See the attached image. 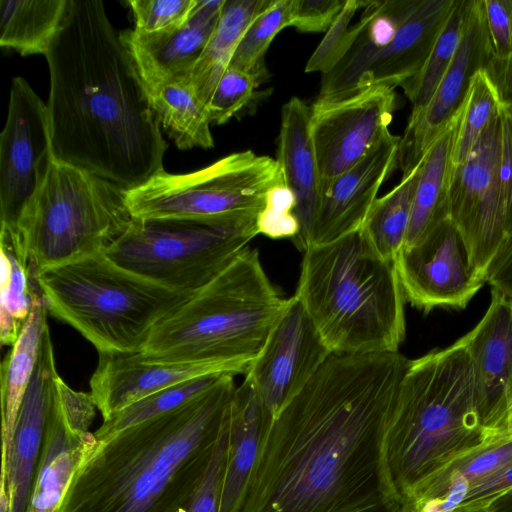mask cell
<instances>
[{
    "label": "cell",
    "mask_w": 512,
    "mask_h": 512,
    "mask_svg": "<svg viewBox=\"0 0 512 512\" xmlns=\"http://www.w3.org/2000/svg\"><path fill=\"white\" fill-rule=\"evenodd\" d=\"M411 360L331 354L265 421L237 512H400L382 438Z\"/></svg>",
    "instance_id": "cell-1"
},
{
    "label": "cell",
    "mask_w": 512,
    "mask_h": 512,
    "mask_svg": "<svg viewBox=\"0 0 512 512\" xmlns=\"http://www.w3.org/2000/svg\"><path fill=\"white\" fill-rule=\"evenodd\" d=\"M47 59L57 161L126 191L163 170L168 148L132 56L100 0H70Z\"/></svg>",
    "instance_id": "cell-2"
},
{
    "label": "cell",
    "mask_w": 512,
    "mask_h": 512,
    "mask_svg": "<svg viewBox=\"0 0 512 512\" xmlns=\"http://www.w3.org/2000/svg\"><path fill=\"white\" fill-rule=\"evenodd\" d=\"M236 385L223 374L183 405L97 440L56 512H179L202 480Z\"/></svg>",
    "instance_id": "cell-3"
},
{
    "label": "cell",
    "mask_w": 512,
    "mask_h": 512,
    "mask_svg": "<svg viewBox=\"0 0 512 512\" xmlns=\"http://www.w3.org/2000/svg\"><path fill=\"white\" fill-rule=\"evenodd\" d=\"M506 436L481 419L460 338L411 360L381 444L386 483L400 512H416L439 497L460 464Z\"/></svg>",
    "instance_id": "cell-4"
},
{
    "label": "cell",
    "mask_w": 512,
    "mask_h": 512,
    "mask_svg": "<svg viewBox=\"0 0 512 512\" xmlns=\"http://www.w3.org/2000/svg\"><path fill=\"white\" fill-rule=\"evenodd\" d=\"M294 296L332 354L398 352L405 339L395 264L377 256L360 230L309 246Z\"/></svg>",
    "instance_id": "cell-5"
},
{
    "label": "cell",
    "mask_w": 512,
    "mask_h": 512,
    "mask_svg": "<svg viewBox=\"0 0 512 512\" xmlns=\"http://www.w3.org/2000/svg\"><path fill=\"white\" fill-rule=\"evenodd\" d=\"M246 247L213 281L161 321L144 349L158 362H212L250 368L286 305Z\"/></svg>",
    "instance_id": "cell-6"
},
{
    "label": "cell",
    "mask_w": 512,
    "mask_h": 512,
    "mask_svg": "<svg viewBox=\"0 0 512 512\" xmlns=\"http://www.w3.org/2000/svg\"><path fill=\"white\" fill-rule=\"evenodd\" d=\"M48 312L100 353H139L153 330L193 295L131 272L105 252L41 272Z\"/></svg>",
    "instance_id": "cell-7"
},
{
    "label": "cell",
    "mask_w": 512,
    "mask_h": 512,
    "mask_svg": "<svg viewBox=\"0 0 512 512\" xmlns=\"http://www.w3.org/2000/svg\"><path fill=\"white\" fill-rule=\"evenodd\" d=\"M126 196L121 187L55 159L16 227L38 275L105 252L133 218Z\"/></svg>",
    "instance_id": "cell-8"
},
{
    "label": "cell",
    "mask_w": 512,
    "mask_h": 512,
    "mask_svg": "<svg viewBox=\"0 0 512 512\" xmlns=\"http://www.w3.org/2000/svg\"><path fill=\"white\" fill-rule=\"evenodd\" d=\"M257 234V220L132 218L105 254L131 272L194 295L222 273Z\"/></svg>",
    "instance_id": "cell-9"
},
{
    "label": "cell",
    "mask_w": 512,
    "mask_h": 512,
    "mask_svg": "<svg viewBox=\"0 0 512 512\" xmlns=\"http://www.w3.org/2000/svg\"><path fill=\"white\" fill-rule=\"evenodd\" d=\"M281 183L276 159L246 150L190 173L163 169L127 191L126 201L133 218L251 221L257 220L269 190Z\"/></svg>",
    "instance_id": "cell-10"
},
{
    "label": "cell",
    "mask_w": 512,
    "mask_h": 512,
    "mask_svg": "<svg viewBox=\"0 0 512 512\" xmlns=\"http://www.w3.org/2000/svg\"><path fill=\"white\" fill-rule=\"evenodd\" d=\"M501 140L500 107L464 162L453 167L450 179L449 218L460 231L473 265L484 278L507 235Z\"/></svg>",
    "instance_id": "cell-11"
},
{
    "label": "cell",
    "mask_w": 512,
    "mask_h": 512,
    "mask_svg": "<svg viewBox=\"0 0 512 512\" xmlns=\"http://www.w3.org/2000/svg\"><path fill=\"white\" fill-rule=\"evenodd\" d=\"M55 160L47 104L22 77H14L0 134L1 226L16 229Z\"/></svg>",
    "instance_id": "cell-12"
},
{
    "label": "cell",
    "mask_w": 512,
    "mask_h": 512,
    "mask_svg": "<svg viewBox=\"0 0 512 512\" xmlns=\"http://www.w3.org/2000/svg\"><path fill=\"white\" fill-rule=\"evenodd\" d=\"M310 108L311 139L324 187L390 132L397 96L394 87L375 85L340 99H316Z\"/></svg>",
    "instance_id": "cell-13"
},
{
    "label": "cell",
    "mask_w": 512,
    "mask_h": 512,
    "mask_svg": "<svg viewBox=\"0 0 512 512\" xmlns=\"http://www.w3.org/2000/svg\"><path fill=\"white\" fill-rule=\"evenodd\" d=\"M394 264L406 302L424 313L437 307L464 309L486 283L451 219L418 244L402 247Z\"/></svg>",
    "instance_id": "cell-14"
},
{
    "label": "cell",
    "mask_w": 512,
    "mask_h": 512,
    "mask_svg": "<svg viewBox=\"0 0 512 512\" xmlns=\"http://www.w3.org/2000/svg\"><path fill=\"white\" fill-rule=\"evenodd\" d=\"M301 302L292 296L245 374L274 416L331 355Z\"/></svg>",
    "instance_id": "cell-15"
},
{
    "label": "cell",
    "mask_w": 512,
    "mask_h": 512,
    "mask_svg": "<svg viewBox=\"0 0 512 512\" xmlns=\"http://www.w3.org/2000/svg\"><path fill=\"white\" fill-rule=\"evenodd\" d=\"M493 55L483 0H473L454 58L426 106L409 116L400 137L397 167L410 173L461 112L474 76Z\"/></svg>",
    "instance_id": "cell-16"
},
{
    "label": "cell",
    "mask_w": 512,
    "mask_h": 512,
    "mask_svg": "<svg viewBox=\"0 0 512 512\" xmlns=\"http://www.w3.org/2000/svg\"><path fill=\"white\" fill-rule=\"evenodd\" d=\"M96 405L90 393L68 386L59 376L27 512H56L75 473L97 440L90 432Z\"/></svg>",
    "instance_id": "cell-17"
},
{
    "label": "cell",
    "mask_w": 512,
    "mask_h": 512,
    "mask_svg": "<svg viewBox=\"0 0 512 512\" xmlns=\"http://www.w3.org/2000/svg\"><path fill=\"white\" fill-rule=\"evenodd\" d=\"M460 339L469 355L484 425L501 436L512 433V299L491 289L485 314Z\"/></svg>",
    "instance_id": "cell-18"
},
{
    "label": "cell",
    "mask_w": 512,
    "mask_h": 512,
    "mask_svg": "<svg viewBox=\"0 0 512 512\" xmlns=\"http://www.w3.org/2000/svg\"><path fill=\"white\" fill-rule=\"evenodd\" d=\"M248 367L212 362H158L139 353H100L90 379L103 420L166 387L206 375L246 374Z\"/></svg>",
    "instance_id": "cell-19"
},
{
    "label": "cell",
    "mask_w": 512,
    "mask_h": 512,
    "mask_svg": "<svg viewBox=\"0 0 512 512\" xmlns=\"http://www.w3.org/2000/svg\"><path fill=\"white\" fill-rule=\"evenodd\" d=\"M58 377L48 327L43 333L31 381L19 409L9 457L1 464L0 482L6 486L11 512L28 510Z\"/></svg>",
    "instance_id": "cell-20"
},
{
    "label": "cell",
    "mask_w": 512,
    "mask_h": 512,
    "mask_svg": "<svg viewBox=\"0 0 512 512\" xmlns=\"http://www.w3.org/2000/svg\"><path fill=\"white\" fill-rule=\"evenodd\" d=\"M399 143L400 137L389 132L323 187L311 245L330 243L361 228L380 187L397 167Z\"/></svg>",
    "instance_id": "cell-21"
},
{
    "label": "cell",
    "mask_w": 512,
    "mask_h": 512,
    "mask_svg": "<svg viewBox=\"0 0 512 512\" xmlns=\"http://www.w3.org/2000/svg\"><path fill=\"white\" fill-rule=\"evenodd\" d=\"M310 116V106L298 97L283 105L276 158L284 184L295 197L300 230L293 243L303 252L312 244L323 188L311 139Z\"/></svg>",
    "instance_id": "cell-22"
},
{
    "label": "cell",
    "mask_w": 512,
    "mask_h": 512,
    "mask_svg": "<svg viewBox=\"0 0 512 512\" xmlns=\"http://www.w3.org/2000/svg\"><path fill=\"white\" fill-rule=\"evenodd\" d=\"M226 0H197L188 20L165 33L144 35L133 29L120 32L135 65L156 73L189 79L203 53Z\"/></svg>",
    "instance_id": "cell-23"
},
{
    "label": "cell",
    "mask_w": 512,
    "mask_h": 512,
    "mask_svg": "<svg viewBox=\"0 0 512 512\" xmlns=\"http://www.w3.org/2000/svg\"><path fill=\"white\" fill-rule=\"evenodd\" d=\"M455 1L418 0L390 43L375 58L357 91L375 85L396 88L413 78L429 57Z\"/></svg>",
    "instance_id": "cell-24"
},
{
    "label": "cell",
    "mask_w": 512,
    "mask_h": 512,
    "mask_svg": "<svg viewBox=\"0 0 512 512\" xmlns=\"http://www.w3.org/2000/svg\"><path fill=\"white\" fill-rule=\"evenodd\" d=\"M417 2L368 1L363 8L364 24L361 31L336 65L323 74L317 99L334 100L354 94L375 58L390 43Z\"/></svg>",
    "instance_id": "cell-25"
},
{
    "label": "cell",
    "mask_w": 512,
    "mask_h": 512,
    "mask_svg": "<svg viewBox=\"0 0 512 512\" xmlns=\"http://www.w3.org/2000/svg\"><path fill=\"white\" fill-rule=\"evenodd\" d=\"M271 415L245 378L233 393L219 512H237L254 467L262 430Z\"/></svg>",
    "instance_id": "cell-26"
},
{
    "label": "cell",
    "mask_w": 512,
    "mask_h": 512,
    "mask_svg": "<svg viewBox=\"0 0 512 512\" xmlns=\"http://www.w3.org/2000/svg\"><path fill=\"white\" fill-rule=\"evenodd\" d=\"M135 67L151 109L177 148H212L211 123L189 79L169 77L141 66Z\"/></svg>",
    "instance_id": "cell-27"
},
{
    "label": "cell",
    "mask_w": 512,
    "mask_h": 512,
    "mask_svg": "<svg viewBox=\"0 0 512 512\" xmlns=\"http://www.w3.org/2000/svg\"><path fill=\"white\" fill-rule=\"evenodd\" d=\"M462 112L463 109L435 140L422 159L403 247L418 244L439 224L450 219L449 188L453 169V150Z\"/></svg>",
    "instance_id": "cell-28"
},
{
    "label": "cell",
    "mask_w": 512,
    "mask_h": 512,
    "mask_svg": "<svg viewBox=\"0 0 512 512\" xmlns=\"http://www.w3.org/2000/svg\"><path fill=\"white\" fill-rule=\"evenodd\" d=\"M0 342L13 346L34 306L43 300L38 273L16 229L1 226Z\"/></svg>",
    "instance_id": "cell-29"
},
{
    "label": "cell",
    "mask_w": 512,
    "mask_h": 512,
    "mask_svg": "<svg viewBox=\"0 0 512 512\" xmlns=\"http://www.w3.org/2000/svg\"><path fill=\"white\" fill-rule=\"evenodd\" d=\"M44 299L35 304L20 336L0 368L2 463L9 457L19 409L36 365L44 331L48 328Z\"/></svg>",
    "instance_id": "cell-30"
},
{
    "label": "cell",
    "mask_w": 512,
    "mask_h": 512,
    "mask_svg": "<svg viewBox=\"0 0 512 512\" xmlns=\"http://www.w3.org/2000/svg\"><path fill=\"white\" fill-rule=\"evenodd\" d=\"M70 0H1L0 45L22 56H46L66 18Z\"/></svg>",
    "instance_id": "cell-31"
},
{
    "label": "cell",
    "mask_w": 512,
    "mask_h": 512,
    "mask_svg": "<svg viewBox=\"0 0 512 512\" xmlns=\"http://www.w3.org/2000/svg\"><path fill=\"white\" fill-rule=\"evenodd\" d=\"M269 1H225L217 26L189 76V83L205 110L244 32Z\"/></svg>",
    "instance_id": "cell-32"
},
{
    "label": "cell",
    "mask_w": 512,
    "mask_h": 512,
    "mask_svg": "<svg viewBox=\"0 0 512 512\" xmlns=\"http://www.w3.org/2000/svg\"><path fill=\"white\" fill-rule=\"evenodd\" d=\"M421 163L375 200L359 229L372 251L385 261L394 262L404 246Z\"/></svg>",
    "instance_id": "cell-33"
},
{
    "label": "cell",
    "mask_w": 512,
    "mask_h": 512,
    "mask_svg": "<svg viewBox=\"0 0 512 512\" xmlns=\"http://www.w3.org/2000/svg\"><path fill=\"white\" fill-rule=\"evenodd\" d=\"M473 0H456L422 69L400 87L409 99L410 116L417 115L432 97L460 44Z\"/></svg>",
    "instance_id": "cell-34"
},
{
    "label": "cell",
    "mask_w": 512,
    "mask_h": 512,
    "mask_svg": "<svg viewBox=\"0 0 512 512\" xmlns=\"http://www.w3.org/2000/svg\"><path fill=\"white\" fill-rule=\"evenodd\" d=\"M219 375L193 378L155 393L125 407L107 420L94 433L96 440L106 439L130 426L167 413L209 388Z\"/></svg>",
    "instance_id": "cell-35"
},
{
    "label": "cell",
    "mask_w": 512,
    "mask_h": 512,
    "mask_svg": "<svg viewBox=\"0 0 512 512\" xmlns=\"http://www.w3.org/2000/svg\"><path fill=\"white\" fill-rule=\"evenodd\" d=\"M294 0H270L244 32L228 67L252 73L261 80L266 74L264 56L274 37L290 26Z\"/></svg>",
    "instance_id": "cell-36"
},
{
    "label": "cell",
    "mask_w": 512,
    "mask_h": 512,
    "mask_svg": "<svg viewBox=\"0 0 512 512\" xmlns=\"http://www.w3.org/2000/svg\"><path fill=\"white\" fill-rule=\"evenodd\" d=\"M500 107L492 85L483 69L480 70L472 80L463 107L454 144L453 167L464 162Z\"/></svg>",
    "instance_id": "cell-37"
},
{
    "label": "cell",
    "mask_w": 512,
    "mask_h": 512,
    "mask_svg": "<svg viewBox=\"0 0 512 512\" xmlns=\"http://www.w3.org/2000/svg\"><path fill=\"white\" fill-rule=\"evenodd\" d=\"M368 1L346 0L336 20L306 64V72H329L352 45L364 24Z\"/></svg>",
    "instance_id": "cell-38"
},
{
    "label": "cell",
    "mask_w": 512,
    "mask_h": 512,
    "mask_svg": "<svg viewBox=\"0 0 512 512\" xmlns=\"http://www.w3.org/2000/svg\"><path fill=\"white\" fill-rule=\"evenodd\" d=\"M260 80L252 73L228 67L206 106L209 122L217 125L226 123L251 101Z\"/></svg>",
    "instance_id": "cell-39"
},
{
    "label": "cell",
    "mask_w": 512,
    "mask_h": 512,
    "mask_svg": "<svg viewBox=\"0 0 512 512\" xmlns=\"http://www.w3.org/2000/svg\"><path fill=\"white\" fill-rule=\"evenodd\" d=\"M197 0H130L134 31L150 35L172 31L189 18Z\"/></svg>",
    "instance_id": "cell-40"
},
{
    "label": "cell",
    "mask_w": 512,
    "mask_h": 512,
    "mask_svg": "<svg viewBox=\"0 0 512 512\" xmlns=\"http://www.w3.org/2000/svg\"><path fill=\"white\" fill-rule=\"evenodd\" d=\"M295 206V197L284 183L271 188L266 196L264 207L257 217L259 234L271 239L293 241L300 230Z\"/></svg>",
    "instance_id": "cell-41"
},
{
    "label": "cell",
    "mask_w": 512,
    "mask_h": 512,
    "mask_svg": "<svg viewBox=\"0 0 512 512\" xmlns=\"http://www.w3.org/2000/svg\"><path fill=\"white\" fill-rule=\"evenodd\" d=\"M228 419L202 480L189 502L179 512H219L228 444Z\"/></svg>",
    "instance_id": "cell-42"
},
{
    "label": "cell",
    "mask_w": 512,
    "mask_h": 512,
    "mask_svg": "<svg viewBox=\"0 0 512 512\" xmlns=\"http://www.w3.org/2000/svg\"><path fill=\"white\" fill-rule=\"evenodd\" d=\"M510 467H512V433L463 462L453 472L463 475L471 487Z\"/></svg>",
    "instance_id": "cell-43"
},
{
    "label": "cell",
    "mask_w": 512,
    "mask_h": 512,
    "mask_svg": "<svg viewBox=\"0 0 512 512\" xmlns=\"http://www.w3.org/2000/svg\"><path fill=\"white\" fill-rule=\"evenodd\" d=\"M346 0H294L290 26L302 32H327Z\"/></svg>",
    "instance_id": "cell-44"
},
{
    "label": "cell",
    "mask_w": 512,
    "mask_h": 512,
    "mask_svg": "<svg viewBox=\"0 0 512 512\" xmlns=\"http://www.w3.org/2000/svg\"><path fill=\"white\" fill-rule=\"evenodd\" d=\"M494 55L512 51V0H483Z\"/></svg>",
    "instance_id": "cell-45"
},
{
    "label": "cell",
    "mask_w": 512,
    "mask_h": 512,
    "mask_svg": "<svg viewBox=\"0 0 512 512\" xmlns=\"http://www.w3.org/2000/svg\"><path fill=\"white\" fill-rule=\"evenodd\" d=\"M501 176L507 234L512 230V112L501 106Z\"/></svg>",
    "instance_id": "cell-46"
},
{
    "label": "cell",
    "mask_w": 512,
    "mask_h": 512,
    "mask_svg": "<svg viewBox=\"0 0 512 512\" xmlns=\"http://www.w3.org/2000/svg\"><path fill=\"white\" fill-rule=\"evenodd\" d=\"M485 281L492 289L512 299V230L489 263Z\"/></svg>",
    "instance_id": "cell-47"
},
{
    "label": "cell",
    "mask_w": 512,
    "mask_h": 512,
    "mask_svg": "<svg viewBox=\"0 0 512 512\" xmlns=\"http://www.w3.org/2000/svg\"><path fill=\"white\" fill-rule=\"evenodd\" d=\"M512 488V467L470 487L465 501L455 512L485 509L490 502Z\"/></svg>",
    "instance_id": "cell-48"
},
{
    "label": "cell",
    "mask_w": 512,
    "mask_h": 512,
    "mask_svg": "<svg viewBox=\"0 0 512 512\" xmlns=\"http://www.w3.org/2000/svg\"><path fill=\"white\" fill-rule=\"evenodd\" d=\"M483 71L492 85L500 105L512 112V51L492 55Z\"/></svg>",
    "instance_id": "cell-49"
},
{
    "label": "cell",
    "mask_w": 512,
    "mask_h": 512,
    "mask_svg": "<svg viewBox=\"0 0 512 512\" xmlns=\"http://www.w3.org/2000/svg\"><path fill=\"white\" fill-rule=\"evenodd\" d=\"M485 509L488 512H512V488L490 502Z\"/></svg>",
    "instance_id": "cell-50"
},
{
    "label": "cell",
    "mask_w": 512,
    "mask_h": 512,
    "mask_svg": "<svg viewBox=\"0 0 512 512\" xmlns=\"http://www.w3.org/2000/svg\"><path fill=\"white\" fill-rule=\"evenodd\" d=\"M462 512H488L486 509H475V510H468V511H462Z\"/></svg>",
    "instance_id": "cell-51"
}]
</instances>
